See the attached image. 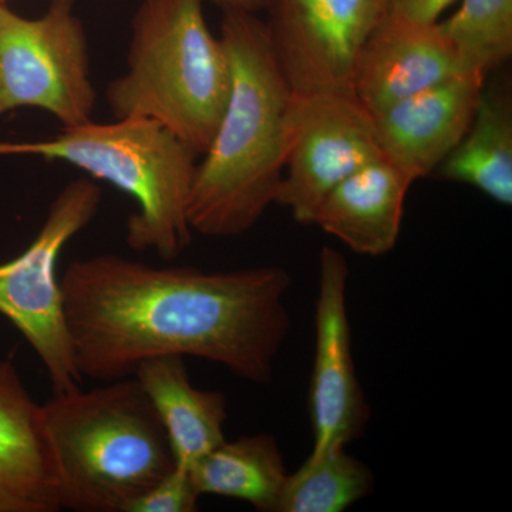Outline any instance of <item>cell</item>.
Returning a JSON list of instances; mask_svg holds the SVG:
<instances>
[{
  "label": "cell",
  "instance_id": "obj_1",
  "mask_svg": "<svg viewBox=\"0 0 512 512\" xmlns=\"http://www.w3.org/2000/svg\"><path fill=\"white\" fill-rule=\"evenodd\" d=\"M60 284L77 369L101 382L181 356L268 384L291 330L281 266L205 272L103 254L73 261Z\"/></svg>",
  "mask_w": 512,
  "mask_h": 512
},
{
  "label": "cell",
  "instance_id": "obj_2",
  "mask_svg": "<svg viewBox=\"0 0 512 512\" xmlns=\"http://www.w3.org/2000/svg\"><path fill=\"white\" fill-rule=\"evenodd\" d=\"M221 39L231 63L227 107L195 168L188 221L211 238L244 235L275 204L284 177L293 92L264 20L222 10Z\"/></svg>",
  "mask_w": 512,
  "mask_h": 512
},
{
  "label": "cell",
  "instance_id": "obj_3",
  "mask_svg": "<svg viewBox=\"0 0 512 512\" xmlns=\"http://www.w3.org/2000/svg\"><path fill=\"white\" fill-rule=\"evenodd\" d=\"M60 510L130 512L175 467L167 434L136 377L55 393L42 404Z\"/></svg>",
  "mask_w": 512,
  "mask_h": 512
},
{
  "label": "cell",
  "instance_id": "obj_4",
  "mask_svg": "<svg viewBox=\"0 0 512 512\" xmlns=\"http://www.w3.org/2000/svg\"><path fill=\"white\" fill-rule=\"evenodd\" d=\"M231 84L228 52L208 28L204 0H141L126 72L111 80L106 99L116 119L157 121L201 157Z\"/></svg>",
  "mask_w": 512,
  "mask_h": 512
},
{
  "label": "cell",
  "instance_id": "obj_5",
  "mask_svg": "<svg viewBox=\"0 0 512 512\" xmlns=\"http://www.w3.org/2000/svg\"><path fill=\"white\" fill-rule=\"evenodd\" d=\"M0 157L59 161L126 192L137 205L126 225L134 251L170 262L191 245L188 201L200 156L157 121L90 120L53 137L0 141Z\"/></svg>",
  "mask_w": 512,
  "mask_h": 512
},
{
  "label": "cell",
  "instance_id": "obj_6",
  "mask_svg": "<svg viewBox=\"0 0 512 512\" xmlns=\"http://www.w3.org/2000/svg\"><path fill=\"white\" fill-rule=\"evenodd\" d=\"M100 204V187L89 178L64 185L32 244L0 264V315L28 340L55 393L72 392L83 382L67 328L57 261L64 247L94 220Z\"/></svg>",
  "mask_w": 512,
  "mask_h": 512
},
{
  "label": "cell",
  "instance_id": "obj_7",
  "mask_svg": "<svg viewBox=\"0 0 512 512\" xmlns=\"http://www.w3.org/2000/svg\"><path fill=\"white\" fill-rule=\"evenodd\" d=\"M96 107L89 39L76 0H50L35 19L0 3V120L10 111L39 109L73 127L92 120Z\"/></svg>",
  "mask_w": 512,
  "mask_h": 512
},
{
  "label": "cell",
  "instance_id": "obj_8",
  "mask_svg": "<svg viewBox=\"0 0 512 512\" xmlns=\"http://www.w3.org/2000/svg\"><path fill=\"white\" fill-rule=\"evenodd\" d=\"M375 117L350 93L293 94L284 177L275 204L312 225L336 185L382 158Z\"/></svg>",
  "mask_w": 512,
  "mask_h": 512
},
{
  "label": "cell",
  "instance_id": "obj_9",
  "mask_svg": "<svg viewBox=\"0 0 512 512\" xmlns=\"http://www.w3.org/2000/svg\"><path fill=\"white\" fill-rule=\"evenodd\" d=\"M269 42L293 94H353L360 47L382 0H268Z\"/></svg>",
  "mask_w": 512,
  "mask_h": 512
},
{
  "label": "cell",
  "instance_id": "obj_10",
  "mask_svg": "<svg viewBox=\"0 0 512 512\" xmlns=\"http://www.w3.org/2000/svg\"><path fill=\"white\" fill-rule=\"evenodd\" d=\"M349 274L343 254L333 248H322L315 311V357L309 389L312 451L348 447L362 436L370 417L353 362Z\"/></svg>",
  "mask_w": 512,
  "mask_h": 512
},
{
  "label": "cell",
  "instance_id": "obj_11",
  "mask_svg": "<svg viewBox=\"0 0 512 512\" xmlns=\"http://www.w3.org/2000/svg\"><path fill=\"white\" fill-rule=\"evenodd\" d=\"M461 72L440 22L384 12L366 37L353 72V94L370 113Z\"/></svg>",
  "mask_w": 512,
  "mask_h": 512
},
{
  "label": "cell",
  "instance_id": "obj_12",
  "mask_svg": "<svg viewBox=\"0 0 512 512\" xmlns=\"http://www.w3.org/2000/svg\"><path fill=\"white\" fill-rule=\"evenodd\" d=\"M487 76L460 73L375 114L387 160L414 181L430 177L467 133Z\"/></svg>",
  "mask_w": 512,
  "mask_h": 512
},
{
  "label": "cell",
  "instance_id": "obj_13",
  "mask_svg": "<svg viewBox=\"0 0 512 512\" xmlns=\"http://www.w3.org/2000/svg\"><path fill=\"white\" fill-rule=\"evenodd\" d=\"M55 477L37 404L0 359V512H57Z\"/></svg>",
  "mask_w": 512,
  "mask_h": 512
},
{
  "label": "cell",
  "instance_id": "obj_14",
  "mask_svg": "<svg viewBox=\"0 0 512 512\" xmlns=\"http://www.w3.org/2000/svg\"><path fill=\"white\" fill-rule=\"evenodd\" d=\"M413 183L402 168L379 158L336 185L319 205L312 225L356 254H389L400 237Z\"/></svg>",
  "mask_w": 512,
  "mask_h": 512
},
{
  "label": "cell",
  "instance_id": "obj_15",
  "mask_svg": "<svg viewBox=\"0 0 512 512\" xmlns=\"http://www.w3.org/2000/svg\"><path fill=\"white\" fill-rule=\"evenodd\" d=\"M143 387L163 424L175 466L190 471L195 463L225 441L227 397L191 383L184 357L160 356L137 367Z\"/></svg>",
  "mask_w": 512,
  "mask_h": 512
},
{
  "label": "cell",
  "instance_id": "obj_16",
  "mask_svg": "<svg viewBox=\"0 0 512 512\" xmlns=\"http://www.w3.org/2000/svg\"><path fill=\"white\" fill-rule=\"evenodd\" d=\"M436 174L477 188L498 204H512V96L510 84L484 86L473 121Z\"/></svg>",
  "mask_w": 512,
  "mask_h": 512
},
{
  "label": "cell",
  "instance_id": "obj_17",
  "mask_svg": "<svg viewBox=\"0 0 512 512\" xmlns=\"http://www.w3.org/2000/svg\"><path fill=\"white\" fill-rule=\"evenodd\" d=\"M288 474L275 437L265 433L222 441L190 468L201 497L234 498L264 512H276Z\"/></svg>",
  "mask_w": 512,
  "mask_h": 512
},
{
  "label": "cell",
  "instance_id": "obj_18",
  "mask_svg": "<svg viewBox=\"0 0 512 512\" xmlns=\"http://www.w3.org/2000/svg\"><path fill=\"white\" fill-rule=\"evenodd\" d=\"M375 487L372 471L346 446L312 451L288 474L276 512H340L367 497Z\"/></svg>",
  "mask_w": 512,
  "mask_h": 512
},
{
  "label": "cell",
  "instance_id": "obj_19",
  "mask_svg": "<svg viewBox=\"0 0 512 512\" xmlns=\"http://www.w3.org/2000/svg\"><path fill=\"white\" fill-rule=\"evenodd\" d=\"M463 73L488 76L512 55V0H461L440 22Z\"/></svg>",
  "mask_w": 512,
  "mask_h": 512
},
{
  "label": "cell",
  "instance_id": "obj_20",
  "mask_svg": "<svg viewBox=\"0 0 512 512\" xmlns=\"http://www.w3.org/2000/svg\"><path fill=\"white\" fill-rule=\"evenodd\" d=\"M201 495L190 471L175 466L131 505L130 512H195Z\"/></svg>",
  "mask_w": 512,
  "mask_h": 512
},
{
  "label": "cell",
  "instance_id": "obj_21",
  "mask_svg": "<svg viewBox=\"0 0 512 512\" xmlns=\"http://www.w3.org/2000/svg\"><path fill=\"white\" fill-rule=\"evenodd\" d=\"M457 0H382L386 12L397 13L421 22H439V18Z\"/></svg>",
  "mask_w": 512,
  "mask_h": 512
},
{
  "label": "cell",
  "instance_id": "obj_22",
  "mask_svg": "<svg viewBox=\"0 0 512 512\" xmlns=\"http://www.w3.org/2000/svg\"><path fill=\"white\" fill-rule=\"evenodd\" d=\"M212 2L220 6L222 10L237 9L258 13L265 10L268 0H212Z\"/></svg>",
  "mask_w": 512,
  "mask_h": 512
},
{
  "label": "cell",
  "instance_id": "obj_23",
  "mask_svg": "<svg viewBox=\"0 0 512 512\" xmlns=\"http://www.w3.org/2000/svg\"><path fill=\"white\" fill-rule=\"evenodd\" d=\"M8 0H0V3H6Z\"/></svg>",
  "mask_w": 512,
  "mask_h": 512
}]
</instances>
